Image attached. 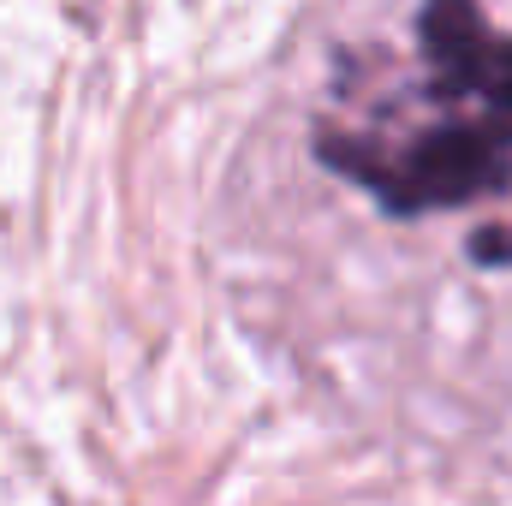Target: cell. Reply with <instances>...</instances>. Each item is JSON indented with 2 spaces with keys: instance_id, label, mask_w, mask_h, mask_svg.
I'll list each match as a JSON object with an SVG mask.
<instances>
[{
  "instance_id": "cell-1",
  "label": "cell",
  "mask_w": 512,
  "mask_h": 506,
  "mask_svg": "<svg viewBox=\"0 0 512 506\" xmlns=\"http://www.w3.org/2000/svg\"><path fill=\"white\" fill-rule=\"evenodd\" d=\"M423 84L399 126L322 131V161L393 215H435L512 185V36L477 6L417 12Z\"/></svg>"
}]
</instances>
